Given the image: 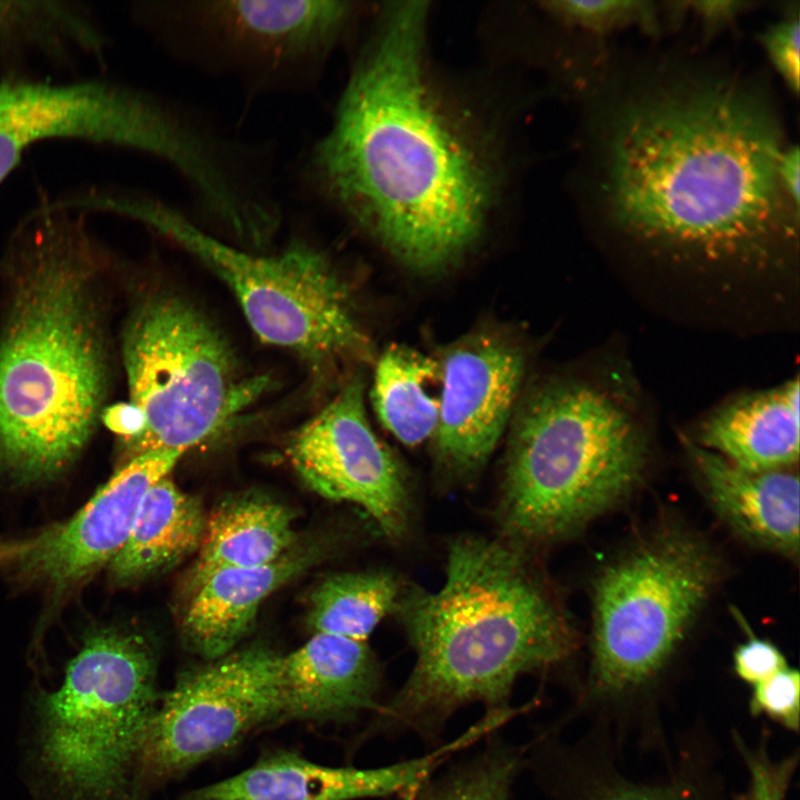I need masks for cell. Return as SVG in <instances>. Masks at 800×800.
Here are the masks:
<instances>
[{
    "mask_svg": "<svg viewBox=\"0 0 800 800\" xmlns=\"http://www.w3.org/2000/svg\"><path fill=\"white\" fill-rule=\"evenodd\" d=\"M800 151L798 146H787L779 161L782 187L793 203L800 207Z\"/></svg>",
    "mask_w": 800,
    "mask_h": 800,
    "instance_id": "e575fe53",
    "label": "cell"
},
{
    "mask_svg": "<svg viewBox=\"0 0 800 800\" xmlns=\"http://www.w3.org/2000/svg\"><path fill=\"white\" fill-rule=\"evenodd\" d=\"M544 9L567 24L603 34L628 26L652 28L656 9L649 1H548Z\"/></svg>",
    "mask_w": 800,
    "mask_h": 800,
    "instance_id": "4316f807",
    "label": "cell"
},
{
    "mask_svg": "<svg viewBox=\"0 0 800 800\" xmlns=\"http://www.w3.org/2000/svg\"><path fill=\"white\" fill-rule=\"evenodd\" d=\"M426 22L422 2L384 10L302 177L403 263L436 271L479 236L492 173L428 79Z\"/></svg>",
    "mask_w": 800,
    "mask_h": 800,
    "instance_id": "7a4b0ae2",
    "label": "cell"
},
{
    "mask_svg": "<svg viewBox=\"0 0 800 800\" xmlns=\"http://www.w3.org/2000/svg\"><path fill=\"white\" fill-rule=\"evenodd\" d=\"M107 47L97 19L81 3L0 1L1 78L19 76L33 54L60 64L78 54L102 63Z\"/></svg>",
    "mask_w": 800,
    "mask_h": 800,
    "instance_id": "7402d4cb",
    "label": "cell"
},
{
    "mask_svg": "<svg viewBox=\"0 0 800 800\" xmlns=\"http://www.w3.org/2000/svg\"><path fill=\"white\" fill-rule=\"evenodd\" d=\"M461 749L463 741L457 738L426 756L366 769L324 766L281 751L261 758L232 777L191 790L181 800H359L390 796L404 799Z\"/></svg>",
    "mask_w": 800,
    "mask_h": 800,
    "instance_id": "2e32d148",
    "label": "cell"
},
{
    "mask_svg": "<svg viewBox=\"0 0 800 800\" xmlns=\"http://www.w3.org/2000/svg\"><path fill=\"white\" fill-rule=\"evenodd\" d=\"M718 573L708 546L667 529L606 566L593 586L590 688L602 699L641 690L667 666Z\"/></svg>",
    "mask_w": 800,
    "mask_h": 800,
    "instance_id": "30bf717a",
    "label": "cell"
},
{
    "mask_svg": "<svg viewBox=\"0 0 800 800\" xmlns=\"http://www.w3.org/2000/svg\"><path fill=\"white\" fill-rule=\"evenodd\" d=\"M761 43L788 88L798 94L800 71V24L798 13L789 14L768 27Z\"/></svg>",
    "mask_w": 800,
    "mask_h": 800,
    "instance_id": "4dcf8cb0",
    "label": "cell"
},
{
    "mask_svg": "<svg viewBox=\"0 0 800 800\" xmlns=\"http://www.w3.org/2000/svg\"><path fill=\"white\" fill-rule=\"evenodd\" d=\"M273 653L262 647L232 651L181 673L150 719L140 773L177 777L278 720Z\"/></svg>",
    "mask_w": 800,
    "mask_h": 800,
    "instance_id": "7c38bea8",
    "label": "cell"
},
{
    "mask_svg": "<svg viewBox=\"0 0 800 800\" xmlns=\"http://www.w3.org/2000/svg\"><path fill=\"white\" fill-rule=\"evenodd\" d=\"M399 599L400 586L389 572L336 573L312 592L307 621L314 633L367 641Z\"/></svg>",
    "mask_w": 800,
    "mask_h": 800,
    "instance_id": "d4e9b609",
    "label": "cell"
},
{
    "mask_svg": "<svg viewBox=\"0 0 800 800\" xmlns=\"http://www.w3.org/2000/svg\"><path fill=\"white\" fill-rule=\"evenodd\" d=\"M440 396L439 360L400 344L389 346L381 353L371 400L379 421L399 441L417 446L433 437Z\"/></svg>",
    "mask_w": 800,
    "mask_h": 800,
    "instance_id": "cb8c5ba5",
    "label": "cell"
},
{
    "mask_svg": "<svg viewBox=\"0 0 800 800\" xmlns=\"http://www.w3.org/2000/svg\"><path fill=\"white\" fill-rule=\"evenodd\" d=\"M740 747L749 768L750 782L747 792L739 800H784L797 757L772 761L763 747L756 751Z\"/></svg>",
    "mask_w": 800,
    "mask_h": 800,
    "instance_id": "f546056e",
    "label": "cell"
},
{
    "mask_svg": "<svg viewBox=\"0 0 800 800\" xmlns=\"http://www.w3.org/2000/svg\"><path fill=\"white\" fill-rule=\"evenodd\" d=\"M712 507L740 536L789 557L799 551V478L790 469L751 471L683 438Z\"/></svg>",
    "mask_w": 800,
    "mask_h": 800,
    "instance_id": "ac0fdd59",
    "label": "cell"
},
{
    "mask_svg": "<svg viewBox=\"0 0 800 800\" xmlns=\"http://www.w3.org/2000/svg\"><path fill=\"white\" fill-rule=\"evenodd\" d=\"M394 611L416 662L376 711L372 734L413 731L431 739L467 704L509 710L519 677L560 662L573 648L560 607L512 541L454 539L441 587L412 589Z\"/></svg>",
    "mask_w": 800,
    "mask_h": 800,
    "instance_id": "277c9868",
    "label": "cell"
},
{
    "mask_svg": "<svg viewBox=\"0 0 800 800\" xmlns=\"http://www.w3.org/2000/svg\"><path fill=\"white\" fill-rule=\"evenodd\" d=\"M693 11L701 19L703 27L712 32L729 23L748 2L744 1H694L690 3Z\"/></svg>",
    "mask_w": 800,
    "mask_h": 800,
    "instance_id": "836d02e7",
    "label": "cell"
},
{
    "mask_svg": "<svg viewBox=\"0 0 800 800\" xmlns=\"http://www.w3.org/2000/svg\"><path fill=\"white\" fill-rule=\"evenodd\" d=\"M440 461L458 476L478 471L493 452L519 393L523 357L504 340L474 334L447 348L441 360Z\"/></svg>",
    "mask_w": 800,
    "mask_h": 800,
    "instance_id": "9a60e30c",
    "label": "cell"
},
{
    "mask_svg": "<svg viewBox=\"0 0 800 800\" xmlns=\"http://www.w3.org/2000/svg\"><path fill=\"white\" fill-rule=\"evenodd\" d=\"M737 676L754 686L788 667L780 649L769 640L752 637L740 644L733 654Z\"/></svg>",
    "mask_w": 800,
    "mask_h": 800,
    "instance_id": "1f68e13d",
    "label": "cell"
},
{
    "mask_svg": "<svg viewBox=\"0 0 800 800\" xmlns=\"http://www.w3.org/2000/svg\"><path fill=\"white\" fill-rule=\"evenodd\" d=\"M287 456L319 496L361 507L391 539L406 532L409 498L404 478L370 426L360 379L348 382L293 432Z\"/></svg>",
    "mask_w": 800,
    "mask_h": 800,
    "instance_id": "4fadbf2b",
    "label": "cell"
},
{
    "mask_svg": "<svg viewBox=\"0 0 800 800\" xmlns=\"http://www.w3.org/2000/svg\"><path fill=\"white\" fill-rule=\"evenodd\" d=\"M100 421L116 436L122 438L127 444L138 438L144 428L141 411L130 401L106 407Z\"/></svg>",
    "mask_w": 800,
    "mask_h": 800,
    "instance_id": "d6a6232c",
    "label": "cell"
},
{
    "mask_svg": "<svg viewBox=\"0 0 800 800\" xmlns=\"http://www.w3.org/2000/svg\"><path fill=\"white\" fill-rule=\"evenodd\" d=\"M600 197L624 233L676 258L758 269L798 242L773 114L729 81L656 88L614 113Z\"/></svg>",
    "mask_w": 800,
    "mask_h": 800,
    "instance_id": "6da1fadb",
    "label": "cell"
},
{
    "mask_svg": "<svg viewBox=\"0 0 800 800\" xmlns=\"http://www.w3.org/2000/svg\"><path fill=\"white\" fill-rule=\"evenodd\" d=\"M561 782L567 784L571 800H693L674 787L637 783L618 773H594L582 770L574 762H566Z\"/></svg>",
    "mask_w": 800,
    "mask_h": 800,
    "instance_id": "83f0119b",
    "label": "cell"
},
{
    "mask_svg": "<svg viewBox=\"0 0 800 800\" xmlns=\"http://www.w3.org/2000/svg\"><path fill=\"white\" fill-rule=\"evenodd\" d=\"M799 672L789 667L752 686L750 709L753 714L764 713L789 730L798 731Z\"/></svg>",
    "mask_w": 800,
    "mask_h": 800,
    "instance_id": "f1b7e54d",
    "label": "cell"
},
{
    "mask_svg": "<svg viewBox=\"0 0 800 800\" xmlns=\"http://www.w3.org/2000/svg\"><path fill=\"white\" fill-rule=\"evenodd\" d=\"M186 451L133 456L72 518L28 538L0 542V569L61 588L110 562L126 543L147 491L170 476Z\"/></svg>",
    "mask_w": 800,
    "mask_h": 800,
    "instance_id": "5bb4252c",
    "label": "cell"
},
{
    "mask_svg": "<svg viewBox=\"0 0 800 800\" xmlns=\"http://www.w3.org/2000/svg\"><path fill=\"white\" fill-rule=\"evenodd\" d=\"M799 379L740 398L702 427L701 447L751 471L791 469L799 460Z\"/></svg>",
    "mask_w": 800,
    "mask_h": 800,
    "instance_id": "ffe728a7",
    "label": "cell"
},
{
    "mask_svg": "<svg viewBox=\"0 0 800 800\" xmlns=\"http://www.w3.org/2000/svg\"><path fill=\"white\" fill-rule=\"evenodd\" d=\"M98 207L143 223L197 258L234 296L262 342L290 350L313 373L370 359L350 289L320 249L293 242L272 254L247 250L142 193L108 189Z\"/></svg>",
    "mask_w": 800,
    "mask_h": 800,
    "instance_id": "8992f818",
    "label": "cell"
},
{
    "mask_svg": "<svg viewBox=\"0 0 800 800\" xmlns=\"http://www.w3.org/2000/svg\"><path fill=\"white\" fill-rule=\"evenodd\" d=\"M207 517L199 500L167 476L144 494L131 532L109 562L116 581L140 580L179 563L198 550Z\"/></svg>",
    "mask_w": 800,
    "mask_h": 800,
    "instance_id": "603a6c76",
    "label": "cell"
},
{
    "mask_svg": "<svg viewBox=\"0 0 800 800\" xmlns=\"http://www.w3.org/2000/svg\"><path fill=\"white\" fill-rule=\"evenodd\" d=\"M137 19L230 73L267 88L309 80L347 28L346 1L139 3ZM166 36V37H167Z\"/></svg>",
    "mask_w": 800,
    "mask_h": 800,
    "instance_id": "8fae6325",
    "label": "cell"
},
{
    "mask_svg": "<svg viewBox=\"0 0 800 800\" xmlns=\"http://www.w3.org/2000/svg\"><path fill=\"white\" fill-rule=\"evenodd\" d=\"M156 657L132 632H92L37 702L42 767L64 800H118L157 707Z\"/></svg>",
    "mask_w": 800,
    "mask_h": 800,
    "instance_id": "ba28073f",
    "label": "cell"
},
{
    "mask_svg": "<svg viewBox=\"0 0 800 800\" xmlns=\"http://www.w3.org/2000/svg\"><path fill=\"white\" fill-rule=\"evenodd\" d=\"M293 514L259 494L232 497L207 517L191 589L214 571L269 564L291 550Z\"/></svg>",
    "mask_w": 800,
    "mask_h": 800,
    "instance_id": "44dd1931",
    "label": "cell"
},
{
    "mask_svg": "<svg viewBox=\"0 0 800 800\" xmlns=\"http://www.w3.org/2000/svg\"><path fill=\"white\" fill-rule=\"evenodd\" d=\"M522 753L496 742L436 780H428L404 800H509Z\"/></svg>",
    "mask_w": 800,
    "mask_h": 800,
    "instance_id": "484cf974",
    "label": "cell"
},
{
    "mask_svg": "<svg viewBox=\"0 0 800 800\" xmlns=\"http://www.w3.org/2000/svg\"><path fill=\"white\" fill-rule=\"evenodd\" d=\"M317 550L292 548L276 561L212 572L192 590L181 630L196 654L222 658L249 632L263 600L317 559Z\"/></svg>",
    "mask_w": 800,
    "mask_h": 800,
    "instance_id": "d6986e66",
    "label": "cell"
},
{
    "mask_svg": "<svg viewBox=\"0 0 800 800\" xmlns=\"http://www.w3.org/2000/svg\"><path fill=\"white\" fill-rule=\"evenodd\" d=\"M646 458L639 428L607 392L543 384L512 431L499 507L506 536L519 544L576 533L638 484Z\"/></svg>",
    "mask_w": 800,
    "mask_h": 800,
    "instance_id": "5b68a950",
    "label": "cell"
},
{
    "mask_svg": "<svg viewBox=\"0 0 800 800\" xmlns=\"http://www.w3.org/2000/svg\"><path fill=\"white\" fill-rule=\"evenodd\" d=\"M278 720L348 722L376 712L380 667L367 641L314 633L288 654L273 653Z\"/></svg>",
    "mask_w": 800,
    "mask_h": 800,
    "instance_id": "e0dca14e",
    "label": "cell"
},
{
    "mask_svg": "<svg viewBox=\"0 0 800 800\" xmlns=\"http://www.w3.org/2000/svg\"><path fill=\"white\" fill-rule=\"evenodd\" d=\"M51 139L124 148L159 159L183 179L196 204L233 188L241 144L186 107L111 80L51 83L0 79V186L31 146Z\"/></svg>",
    "mask_w": 800,
    "mask_h": 800,
    "instance_id": "52a82bcc",
    "label": "cell"
},
{
    "mask_svg": "<svg viewBox=\"0 0 800 800\" xmlns=\"http://www.w3.org/2000/svg\"><path fill=\"white\" fill-rule=\"evenodd\" d=\"M122 360L129 400L142 413L133 456L188 451L221 432L268 387L266 376L240 373L222 332L176 293L140 299L126 322Z\"/></svg>",
    "mask_w": 800,
    "mask_h": 800,
    "instance_id": "9c48e42d",
    "label": "cell"
},
{
    "mask_svg": "<svg viewBox=\"0 0 800 800\" xmlns=\"http://www.w3.org/2000/svg\"><path fill=\"white\" fill-rule=\"evenodd\" d=\"M3 260L0 471L39 482L79 457L106 408L107 254L82 212L42 200L18 224Z\"/></svg>",
    "mask_w": 800,
    "mask_h": 800,
    "instance_id": "3957f363",
    "label": "cell"
}]
</instances>
